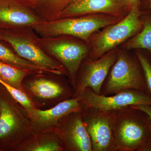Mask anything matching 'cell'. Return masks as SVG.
I'll use <instances>...</instances> for the list:
<instances>
[{
	"instance_id": "30bf717a",
	"label": "cell",
	"mask_w": 151,
	"mask_h": 151,
	"mask_svg": "<svg viewBox=\"0 0 151 151\" xmlns=\"http://www.w3.org/2000/svg\"><path fill=\"white\" fill-rule=\"evenodd\" d=\"M117 55L116 52L111 50L98 59L88 60L76 84L74 97L81 96L87 88L100 94L104 81L116 61Z\"/></svg>"
},
{
	"instance_id": "9c48e42d",
	"label": "cell",
	"mask_w": 151,
	"mask_h": 151,
	"mask_svg": "<svg viewBox=\"0 0 151 151\" xmlns=\"http://www.w3.org/2000/svg\"><path fill=\"white\" fill-rule=\"evenodd\" d=\"M82 111L65 116L57 126V134L62 145L68 150L92 151L91 139L86 131Z\"/></svg>"
},
{
	"instance_id": "52a82bcc",
	"label": "cell",
	"mask_w": 151,
	"mask_h": 151,
	"mask_svg": "<svg viewBox=\"0 0 151 151\" xmlns=\"http://www.w3.org/2000/svg\"><path fill=\"white\" fill-rule=\"evenodd\" d=\"M131 89L147 91L144 74L137 63L124 52H120L108 76L105 94H114Z\"/></svg>"
},
{
	"instance_id": "ba28073f",
	"label": "cell",
	"mask_w": 151,
	"mask_h": 151,
	"mask_svg": "<svg viewBox=\"0 0 151 151\" xmlns=\"http://www.w3.org/2000/svg\"><path fill=\"white\" fill-rule=\"evenodd\" d=\"M86 109L111 111L137 105H151V97L146 92L137 90H127L114 95L106 96L94 93L87 88L80 96Z\"/></svg>"
},
{
	"instance_id": "cb8c5ba5",
	"label": "cell",
	"mask_w": 151,
	"mask_h": 151,
	"mask_svg": "<svg viewBox=\"0 0 151 151\" xmlns=\"http://www.w3.org/2000/svg\"><path fill=\"white\" fill-rule=\"evenodd\" d=\"M140 0H121L124 6H132L136 3L139 2Z\"/></svg>"
},
{
	"instance_id": "2e32d148",
	"label": "cell",
	"mask_w": 151,
	"mask_h": 151,
	"mask_svg": "<svg viewBox=\"0 0 151 151\" xmlns=\"http://www.w3.org/2000/svg\"><path fill=\"white\" fill-rule=\"evenodd\" d=\"M29 90L36 97L43 99H51L60 97L64 88L58 83L44 78H36L28 83Z\"/></svg>"
},
{
	"instance_id": "277c9868",
	"label": "cell",
	"mask_w": 151,
	"mask_h": 151,
	"mask_svg": "<svg viewBox=\"0 0 151 151\" xmlns=\"http://www.w3.org/2000/svg\"><path fill=\"white\" fill-rule=\"evenodd\" d=\"M139 4L140 2L132 6L123 19L106 27L94 36L92 42L91 59H98L140 31L144 21L140 18Z\"/></svg>"
},
{
	"instance_id": "ffe728a7",
	"label": "cell",
	"mask_w": 151,
	"mask_h": 151,
	"mask_svg": "<svg viewBox=\"0 0 151 151\" xmlns=\"http://www.w3.org/2000/svg\"><path fill=\"white\" fill-rule=\"evenodd\" d=\"M127 50L144 49L151 53V17L144 21L142 29L124 45Z\"/></svg>"
},
{
	"instance_id": "603a6c76",
	"label": "cell",
	"mask_w": 151,
	"mask_h": 151,
	"mask_svg": "<svg viewBox=\"0 0 151 151\" xmlns=\"http://www.w3.org/2000/svg\"><path fill=\"white\" fill-rule=\"evenodd\" d=\"M133 109H136L145 113L151 120V105H137L130 106Z\"/></svg>"
},
{
	"instance_id": "3957f363",
	"label": "cell",
	"mask_w": 151,
	"mask_h": 151,
	"mask_svg": "<svg viewBox=\"0 0 151 151\" xmlns=\"http://www.w3.org/2000/svg\"><path fill=\"white\" fill-rule=\"evenodd\" d=\"M117 18L110 15L91 14L42 21L32 28L41 37L70 36L86 41L100 29L117 22Z\"/></svg>"
},
{
	"instance_id": "4316f807",
	"label": "cell",
	"mask_w": 151,
	"mask_h": 151,
	"mask_svg": "<svg viewBox=\"0 0 151 151\" xmlns=\"http://www.w3.org/2000/svg\"><path fill=\"white\" fill-rule=\"evenodd\" d=\"M1 29H0V33H1Z\"/></svg>"
},
{
	"instance_id": "5b68a950",
	"label": "cell",
	"mask_w": 151,
	"mask_h": 151,
	"mask_svg": "<svg viewBox=\"0 0 151 151\" xmlns=\"http://www.w3.org/2000/svg\"><path fill=\"white\" fill-rule=\"evenodd\" d=\"M33 37L44 51L55 58L66 69L75 89L77 72L89 51L87 45L63 36L39 37L33 35Z\"/></svg>"
},
{
	"instance_id": "8fae6325",
	"label": "cell",
	"mask_w": 151,
	"mask_h": 151,
	"mask_svg": "<svg viewBox=\"0 0 151 151\" xmlns=\"http://www.w3.org/2000/svg\"><path fill=\"white\" fill-rule=\"evenodd\" d=\"M84 119L92 151H114V137L110 111L86 109Z\"/></svg>"
},
{
	"instance_id": "7c38bea8",
	"label": "cell",
	"mask_w": 151,
	"mask_h": 151,
	"mask_svg": "<svg viewBox=\"0 0 151 151\" xmlns=\"http://www.w3.org/2000/svg\"><path fill=\"white\" fill-rule=\"evenodd\" d=\"M83 107L80 97H74L63 101L49 110L42 111L35 108L28 117L33 131L37 133L49 132L56 128L65 116L82 111Z\"/></svg>"
},
{
	"instance_id": "9a60e30c",
	"label": "cell",
	"mask_w": 151,
	"mask_h": 151,
	"mask_svg": "<svg viewBox=\"0 0 151 151\" xmlns=\"http://www.w3.org/2000/svg\"><path fill=\"white\" fill-rule=\"evenodd\" d=\"M33 12L43 21L59 19L72 0H16Z\"/></svg>"
},
{
	"instance_id": "7a4b0ae2",
	"label": "cell",
	"mask_w": 151,
	"mask_h": 151,
	"mask_svg": "<svg viewBox=\"0 0 151 151\" xmlns=\"http://www.w3.org/2000/svg\"><path fill=\"white\" fill-rule=\"evenodd\" d=\"M19 105L0 83V151H15L33 132Z\"/></svg>"
},
{
	"instance_id": "ac0fdd59",
	"label": "cell",
	"mask_w": 151,
	"mask_h": 151,
	"mask_svg": "<svg viewBox=\"0 0 151 151\" xmlns=\"http://www.w3.org/2000/svg\"><path fill=\"white\" fill-rule=\"evenodd\" d=\"M34 73L30 70L22 69L0 60V81L17 89L23 90L22 81L26 76Z\"/></svg>"
},
{
	"instance_id": "44dd1931",
	"label": "cell",
	"mask_w": 151,
	"mask_h": 151,
	"mask_svg": "<svg viewBox=\"0 0 151 151\" xmlns=\"http://www.w3.org/2000/svg\"><path fill=\"white\" fill-rule=\"evenodd\" d=\"M0 83L4 86L14 99L24 108L28 117L33 110L35 108L28 96L23 90L13 87L1 81H0Z\"/></svg>"
},
{
	"instance_id": "6da1fadb",
	"label": "cell",
	"mask_w": 151,
	"mask_h": 151,
	"mask_svg": "<svg viewBox=\"0 0 151 151\" xmlns=\"http://www.w3.org/2000/svg\"><path fill=\"white\" fill-rule=\"evenodd\" d=\"M110 112L114 151H151L148 117L143 118L130 107Z\"/></svg>"
},
{
	"instance_id": "4fadbf2b",
	"label": "cell",
	"mask_w": 151,
	"mask_h": 151,
	"mask_svg": "<svg viewBox=\"0 0 151 151\" xmlns=\"http://www.w3.org/2000/svg\"><path fill=\"white\" fill-rule=\"evenodd\" d=\"M41 21L31 10L16 0H0V29L32 27Z\"/></svg>"
},
{
	"instance_id": "e0dca14e",
	"label": "cell",
	"mask_w": 151,
	"mask_h": 151,
	"mask_svg": "<svg viewBox=\"0 0 151 151\" xmlns=\"http://www.w3.org/2000/svg\"><path fill=\"white\" fill-rule=\"evenodd\" d=\"M0 60L16 67L30 70L37 74L52 73L51 70L45 69L20 57L10 49L0 42Z\"/></svg>"
},
{
	"instance_id": "5bb4252c",
	"label": "cell",
	"mask_w": 151,
	"mask_h": 151,
	"mask_svg": "<svg viewBox=\"0 0 151 151\" xmlns=\"http://www.w3.org/2000/svg\"><path fill=\"white\" fill-rule=\"evenodd\" d=\"M124 6L121 0H72L59 19L97 13L117 17L121 14Z\"/></svg>"
},
{
	"instance_id": "d4e9b609",
	"label": "cell",
	"mask_w": 151,
	"mask_h": 151,
	"mask_svg": "<svg viewBox=\"0 0 151 151\" xmlns=\"http://www.w3.org/2000/svg\"><path fill=\"white\" fill-rule=\"evenodd\" d=\"M148 125L149 130H150V136L151 137V120H150V119L149 120Z\"/></svg>"
},
{
	"instance_id": "484cf974",
	"label": "cell",
	"mask_w": 151,
	"mask_h": 151,
	"mask_svg": "<svg viewBox=\"0 0 151 151\" xmlns=\"http://www.w3.org/2000/svg\"><path fill=\"white\" fill-rule=\"evenodd\" d=\"M148 2L149 6L150 8H151V0H147Z\"/></svg>"
},
{
	"instance_id": "7402d4cb",
	"label": "cell",
	"mask_w": 151,
	"mask_h": 151,
	"mask_svg": "<svg viewBox=\"0 0 151 151\" xmlns=\"http://www.w3.org/2000/svg\"><path fill=\"white\" fill-rule=\"evenodd\" d=\"M137 56L142 70L147 90L151 94V65L148 60L142 53L137 52Z\"/></svg>"
},
{
	"instance_id": "8992f818",
	"label": "cell",
	"mask_w": 151,
	"mask_h": 151,
	"mask_svg": "<svg viewBox=\"0 0 151 151\" xmlns=\"http://www.w3.org/2000/svg\"><path fill=\"white\" fill-rule=\"evenodd\" d=\"M1 29L0 41L9 45L20 57L51 70L56 75L64 72L63 65L44 51L36 43L33 36L27 35L20 29Z\"/></svg>"
},
{
	"instance_id": "d6986e66",
	"label": "cell",
	"mask_w": 151,
	"mask_h": 151,
	"mask_svg": "<svg viewBox=\"0 0 151 151\" xmlns=\"http://www.w3.org/2000/svg\"><path fill=\"white\" fill-rule=\"evenodd\" d=\"M34 138L31 143L24 146V150L29 151H60L63 147L59 136L55 135H42Z\"/></svg>"
}]
</instances>
